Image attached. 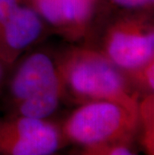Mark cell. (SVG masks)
I'll list each match as a JSON object with an SVG mask.
<instances>
[{"label": "cell", "mask_w": 154, "mask_h": 155, "mask_svg": "<svg viewBox=\"0 0 154 155\" xmlns=\"http://www.w3.org/2000/svg\"><path fill=\"white\" fill-rule=\"evenodd\" d=\"M56 66L63 91L76 101H113L138 112V92L128 76L102 52L71 49L62 55Z\"/></svg>", "instance_id": "1"}, {"label": "cell", "mask_w": 154, "mask_h": 155, "mask_svg": "<svg viewBox=\"0 0 154 155\" xmlns=\"http://www.w3.org/2000/svg\"><path fill=\"white\" fill-rule=\"evenodd\" d=\"M43 20L30 5H20L0 27V57L11 63L43 31Z\"/></svg>", "instance_id": "7"}, {"label": "cell", "mask_w": 154, "mask_h": 155, "mask_svg": "<svg viewBox=\"0 0 154 155\" xmlns=\"http://www.w3.org/2000/svg\"><path fill=\"white\" fill-rule=\"evenodd\" d=\"M20 0H0V27L20 6Z\"/></svg>", "instance_id": "11"}, {"label": "cell", "mask_w": 154, "mask_h": 155, "mask_svg": "<svg viewBox=\"0 0 154 155\" xmlns=\"http://www.w3.org/2000/svg\"><path fill=\"white\" fill-rule=\"evenodd\" d=\"M116 5L120 7L129 8V9H137L143 7H149L153 3V0H111Z\"/></svg>", "instance_id": "12"}, {"label": "cell", "mask_w": 154, "mask_h": 155, "mask_svg": "<svg viewBox=\"0 0 154 155\" xmlns=\"http://www.w3.org/2000/svg\"><path fill=\"white\" fill-rule=\"evenodd\" d=\"M43 22L70 37H79L89 25L94 0H28Z\"/></svg>", "instance_id": "5"}, {"label": "cell", "mask_w": 154, "mask_h": 155, "mask_svg": "<svg viewBox=\"0 0 154 155\" xmlns=\"http://www.w3.org/2000/svg\"><path fill=\"white\" fill-rule=\"evenodd\" d=\"M139 124L142 125V146L146 155H154L153 142V96L148 94L139 102Z\"/></svg>", "instance_id": "9"}, {"label": "cell", "mask_w": 154, "mask_h": 155, "mask_svg": "<svg viewBox=\"0 0 154 155\" xmlns=\"http://www.w3.org/2000/svg\"><path fill=\"white\" fill-rule=\"evenodd\" d=\"M102 53L126 75L153 62V26L140 18H125L107 31Z\"/></svg>", "instance_id": "3"}, {"label": "cell", "mask_w": 154, "mask_h": 155, "mask_svg": "<svg viewBox=\"0 0 154 155\" xmlns=\"http://www.w3.org/2000/svg\"><path fill=\"white\" fill-rule=\"evenodd\" d=\"M75 155H138L130 142H112L80 147Z\"/></svg>", "instance_id": "10"}, {"label": "cell", "mask_w": 154, "mask_h": 155, "mask_svg": "<svg viewBox=\"0 0 154 155\" xmlns=\"http://www.w3.org/2000/svg\"><path fill=\"white\" fill-rule=\"evenodd\" d=\"M60 127L67 143L80 147L133 143L139 129V115L113 101H88L81 103Z\"/></svg>", "instance_id": "2"}, {"label": "cell", "mask_w": 154, "mask_h": 155, "mask_svg": "<svg viewBox=\"0 0 154 155\" xmlns=\"http://www.w3.org/2000/svg\"><path fill=\"white\" fill-rule=\"evenodd\" d=\"M1 75H2V68H1V65H0V79H1Z\"/></svg>", "instance_id": "14"}, {"label": "cell", "mask_w": 154, "mask_h": 155, "mask_svg": "<svg viewBox=\"0 0 154 155\" xmlns=\"http://www.w3.org/2000/svg\"><path fill=\"white\" fill-rule=\"evenodd\" d=\"M68 144L60 125L16 115L0 121V155H54Z\"/></svg>", "instance_id": "4"}, {"label": "cell", "mask_w": 154, "mask_h": 155, "mask_svg": "<svg viewBox=\"0 0 154 155\" xmlns=\"http://www.w3.org/2000/svg\"><path fill=\"white\" fill-rule=\"evenodd\" d=\"M61 83L57 66L50 56L35 52L19 65L10 81V96L15 105Z\"/></svg>", "instance_id": "6"}, {"label": "cell", "mask_w": 154, "mask_h": 155, "mask_svg": "<svg viewBox=\"0 0 154 155\" xmlns=\"http://www.w3.org/2000/svg\"><path fill=\"white\" fill-rule=\"evenodd\" d=\"M63 93L62 84L52 86L16 105L17 115L25 117L47 119L59 105Z\"/></svg>", "instance_id": "8"}, {"label": "cell", "mask_w": 154, "mask_h": 155, "mask_svg": "<svg viewBox=\"0 0 154 155\" xmlns=\"http://www.w3.org/2000/svg\"><path fill=\"white\" fill-rule=\"evenodd\" d=\"M54 155H75V151H72V152H69V153H67V154H62L61 152H58V153L54 154Z\"/></svg>", "instance_id": "13"}]
</instances>
